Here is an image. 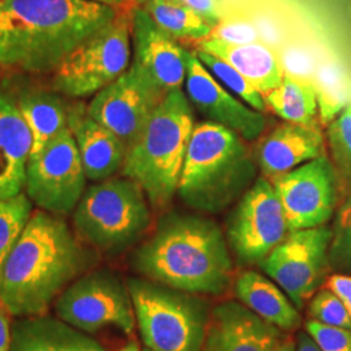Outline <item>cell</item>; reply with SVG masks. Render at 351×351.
Segmentation results:
<instances>
[{"mask_svg": "<svg viewBox=\"0 0 351 351\" xmlns=\"http://www.w3.org/2000/svg\"><path fill=\"white\" fill-rule=\"evenodd\" d=\"M295 351H322L315 342L314 339L306 332L302 330L295 339Z\"/></svg>", "mask_w": 351, "mask_h": 351, "instance_id": "cell-38", "label": "cell"}, {"mask_svg": "<svg viewBox=\"0 0 351 351\" xmlns=\"http://www.w3.org/2000/svg\"><path fill=\"white\" fill-rule=\"evenodd\" d=\"M330 241L329 226L293 230L259 264L264 274L287 293L300 311L326 282L330 271Z\"/></svg>", "mask_w": 351, "mask_h": 351, "instance_id": "cell-11", "label": "cell"}, {"mask_svg": "<svg viewBox=\"0 0 351 351\" xmlns=\"http://www.w3.org/2000/svg\"><path fill=\"white\" fill-rule=\"evenodd\" d=\"M194 12L198 13L202 19L215 27L221 23L223 10L217 0H180Z\"/></svg>", "mask_w": 351, "mask_h": 351, "instance_id": "cell-34", "label": "cell"}, {"mask_svg": "<svg viewBox=\"0 0 351 351\" xmlns=\"http://www.w3.org/2000/svg\"><path fill=\"white\" fill-rule=\"evenodd\" d=\"M150 202L138 182L110 177L85 190L73 211L75 234L98 252L119 254L151 226Z\"/></svg>", "mask_w": 351, "mask_h": 351, "instance_id": "cell-6", "label": "cell"}, {"mask_svg": "<svg viewBox=\"0 0 351 351\" xmlns=\"http://www.w3.org/2000/svg\"><path fill=\"white\" fill-rule=\"evenodd\" d=\"M282 204L272 182L258 177L226 223V241L239 263L259 265L288 236Z\"/></svg>", "mask_w": 351, "mask_h": 351, "instance_id": "cell-10", "label": "cell"}, {"mask_svg": "<svg viewBox=\"0 0 351 351\" xmlns=\"http://www.w3.org/2000/svg\"><path fill=\"white\" fill-rule=\"evenodd\" d=\"M274 351H295V339L290 333H284Z\"/></svg>", "mask_w": 351, "mask_h": 351, "instance_id": "cell-39", "label": "cell"}, {"mask_svg": "<svg viewBox=\"0 0 351 351\" xmlns=\"http://www.w3.org/2000/svg\"><path fill=\"white\" fill-rule=\"evenodd\" d=\"M120 12L91 0H0V71L53 73Z\"/></svg>", "mask_w": 351, "mask_h": 351, "instance_id": "cell-2", "label": "cell"}, {"mask_svg": "<svg viewBox=\"0 0 351 351\" xmlns=\"http://www.w3.org/2000/svg\"><path fill=\"white\" fill-rule=\"evenodd\" d=\"M185 94L194 110L206 121L236 132L246 142L259 138L267 126L263 112L256 111L226 90L206 66L194 51L189 52Z\"/></svg>", "mask_w": 351, "mask_h": 351, "instance_id": "cell-15", "label": "cell"}, {"mask_svg": "<svg viewBox=\"0 0 351 351\" xmlns=\"http://www.w3.org/2000/svg\"><path fill=\"white\" fill-rule=\"evenodd\" d=\"M91 1L108 5L117 11L133 12L137 7H141L143 4L145 0H91Z\"/></svg>", "mask_w": 351, "mask_h": 351, "instance_id": "cell-37", "label": "cell"}, {"mask_svg": "<svg viewBox=\"0 0 351 351\" xmlns=\"http://www.w3.org/2000/svg\"><path fill=\"white\" fill-rule=\"evenodd\" d=\"M8 311L0 302V351L10 350L12 323L8 317Z\"/></svg>", "mask_w": 351, "mask_h": 351, "instance_id": "cell-36", "label": "cell"}, {"mask_svg": "<svg viewBox=\"0 0 351 351\" xmlns=\"http://www.w3.org/2000/svg\"><path fill=\"white\" fill-rule=\"evenodd\" d=\"M8 351H106L85 332L49 315L20 317L12 323Z\"/></svg>", "mask_w": 351, "mask_h": 351, "instance_id": "cell-22", "label": "cell"}, {"mask_svg": "<svg viewBox=\"0 0 351 351\" xmlns=\"http://www.w3.org/2000/svg\"><path fill=\"white\" fill-rule=\"evenodd\" d=\"M126 282L146 349L202 350L213 311L207 300L145 277H130Z\"/></svg>", "mask_w": 351, "mask_h": 351, "instance_id": "cell-7", "label": "cell"}, {"mask_svg": "<svg viewBox=\"0 0 351 351\" xmlns=\"http://www.w3.org/2000/svg\"><path fill=\"white\" fill-rule=\"evenodd\" d=\"M142 351H150V350H149V349H146V348H145V349H143V350H142Z\"/></svg>", "mask_w": 351, "mask_h": 351, "instance_id": "cell-41", "label": "cell"}, {"mask_svg": "<svg viewBox=\"0 0 351 351\" xmlns=\"http://www.w3.org/2000/svg\"><path fill=\"white\" fill-rule=\"evenodd\" d=\"M326 143L316 125L284 123L259 143L256 162L263 177L272 181L324 154Z\"/></svg>", "mask_w": 351, "mask_h": 351, "instance_id": "cell-20", "label": "cell"}, {"mask_svg": "<svg viewBox=\"0 0 351 351\" xmlns=\"http://www.w3.org/2000/svg\"><path fill=\"white\" fill-rule=\"evenodd\" d=\"M132 12H120L110 25L72 51L53 75V90L81 99L98 94L130 66Z\"/></svg>", "mask_w": 351, "mask_h": 351, "instance_id": "cell-8", "label": "cell"}, {"mask_svg": "<svg viewBox=\"0 0 351 351\" xmlns=\"http://www.w3.org/2000/svg\"><path fill=\"white\" fill-rule=\"evenodd\" d=\"M289 232L326 226L339 199L337 171L326 154L274 178Z\"/></svg>", "mask_w": 351, "mask_h": 351, "instance_id": "cell-13", "label": "cell"}, {"mask_svg": "<svg viewBox=\"0 0 351 351\" xmlns=\"http://www.w3.org/2000/svg\"><path fill=\"white\" fill-rule=\"evenodd\" d=\"M256 178V163L245 139L210 121L195 124L177 190L185 206L197 213H223Z\"/></svg>", "mask_w": 351, "mask_h": 351, "instance_id": "cell-4", "label": "cell"}, {"mask_svg": "<svg viewBox=\"0 0 351 351\" xmlns=\"http://www.w3.org/2000/svg\"><path fill=\"white\" fill-rule=\"evenodd\" d=\"M326 139L336 171L351 181V101L328 124Z\"/></svg>", "mask_w": 351, "mask_h": 351, "instance_id": "cell-30", "label": "cell"}, {"mask_svg": "<svg viewBox=\"0 0 351 351\" xmlns=\"http://www.w3.org/2000/svg\"><path fill=\"white\" fill-rule=\"evenodd\" d=\"M99 263V252L75 234L62 216L32 213L0 278V302L16 317L47 315L77 278Z\"/></svg>", "mask_w": 351, "mask_h": 351, "instance_id": "cell-1", "label": "cell"}, {"mask_svg": "<svg viewBox=\"0 0 351 351\" xmlns=\"http://www.w3.org/2000/svg\"><path fill=\"white\" fill-rule=\"evenodd\" d=\"M195 50L204 51L220 58L239 71L262 95L277 88L285 72L276 52L262 42L229 43L207 37L195 42Z\"/></svg>", "mask_w": 351, "mask_h": 351, "instance_id": "cell-21", "label": "cell"}, {"mask_svg": "<svg viewBox=\"0 0 351 351\" xmlns=\"http://www.w3.org/2000/svg\"><path fill=\"white\" fill-rule=\"evenodd\" d=\"M68 129L75 137L88 180L99 182L121 171L125 145L88 114L86 104L75 101L69 106Z\"/></svg>", "mask_w": 351, "mask_h": 351, "instance_id": "cell-18", "label": "cell"}, {"mask_svg": "<svg viewBox=\"0 0 351 351\" xmlns=\"http://www.w3.org/2000/svg\"><path fill=\"white\" fill-rule=\"evenodd\" d=\"M132 64L164 94L185 85L189 52L156 25L142 7L132 12Z\"/></svg>", "mask_w": 351, "mask_h": 351, "instance_id": "cell-16", "label": "cell"}, {"mask_svg": "<svg viewBox=\"0 0 351 351\" xmlns=\"http://www.w3.org/2000/svg\"><path fill=\"white\" fill-rule=\"evenodd\" d=\"M145 278L197 295H221L234 277L226 237L210 217L168 213L132 255Z\"/></svg>", "mask_w": 351, "mask_h": 351, "instance_id": "cell-3", "label": "cell"}, {"mask_svg": "<svg viewBox=\"0 0 351 351\" xmlns=\"http://www.w3.org/2000/svg\"><path fill=\"white\" fill-rule=\"evenodd\" d=\"M324 288L329 289L339 300L343 302L349 316L351 319V276L342 275V274H333L326 277Z\"/></svg>", "mask_w": 351, "mask_h": 351, "instance_id": "cell-35", "label": "cell"}, {"mask_svg": "<svg viewBox=\"0 0 351 351\" xmlns=\"http://www.w3.org/2000/svg\"><path fill=\"white\" fill-rule=\"evenodd\" d=\"M16 101L33 136L30 158H34L49 142L68 129L71 104L64 101L60 93L49 90H26L19 94Z\"/></svg>", "mask_w": 351, "mask_h": 351, "instance_id": "cell-24", "label": "cell"}, {"mask_svg": "<svg viewBox=\"0 0 351 351\" xmlns=\"http://www.w3.org/2000/svg\"><path fill=\"white\" fill-rule=\"evenodd\" d=\"M201 63L206 69L232 94H234L241 101H245L251 108L264 112L267 110L263 95L251 85L250 82L236 71L232 65L216 58L204 51L194 50Z\"/></svg>", "mask_w": 351, "mask_h": 351, "instance_id": "cell-28", "label": "cell"}, {"mask_svg": "<svg viewBox=\"0 0 351 351\" xmlns=\"http://www.w3.org/2000/svg\"><path fill=\"white\" fill-rule=\"evenodd\" d=\"M165 95L130 64L116 81L94 95L88 112L129 149Z\"/></svg>", "mask_w": 351, "mask_h": 351, "instance_id": "cell-14", "label": "cell"}, {"mask_svg": "<svg viewBox=\"0 0 351 351\" xmlns=\"http://www.w3.org/2000/svg\"><path fill=\"white\" fill-rule=\"evenodd\" d=\"M307 314L311 320L326 326H339L351 330V319L349 313L339 300L329 289H319L308 302Z\"/></svg>", "mask_w": 351, "mask_h": 351, "instance_id": "cell-31", "label": "cell"}, {"mask_svg": "<svg viewBox=\"0 0 351 351\" xmlns=\"http://www.w3.org/2000/svg\"><path fill=\"white\" fill-rule=\"evenodd\" d=\"M193 110L182 88L168 93L126 151L121 175L138 182L155 211H164L177 194L195 126Z\"/></svg>", "mask_w": 351, "mask_h": 351, "instance_id": "cell-5", "label": "cell"}, {"mask_svg": "<svg viewBox=\"0 0 351 351\" xmlns=\"http://www.w3.org/2000/svg\"><path fill=\"white\" fill-rule=\"evenodd\" d=\"M329 264L335 274L351 276V194L336 215L329 246Z\"/></svg>", "mask_w": 351, "mask_h": 351, "instance_id": "cell-29", "label": "cell"}, {"mask_svg": "<svg viewBox=\"0 0 351 351\" xmlns=\"http://www.w3.org/2000/svg\"><path fill=\"white\" fill-rule=\"evenodd\" d=\"M117 351H141L138 341H136V339H132L130 342H128V343L124 345V346H123L120 350Z\"/></svg>", "mask_w": 351, "mask_h": 351, "instance_id": "cell-40", "label": "cell"}, {"mask_svg": "<svg viewBox=\"0 0 351 351\" xmlns=\"http://www.w3.org/2000/svg\"><path fill=\"white\" fill-rule=\"evenodd\" d=\"M55 311L85 333L113 326L132 336L137 324L128 282L110 269H91L77 278L56 300Z\"/></svg>", "mask_w": 351, "mask_h": 351, "instance_id": "cell-9", "label": "cell"}, {"mask_svg": "<svg viewBox=\"0 0 351 351\" xmlns=\"http://www.w3.org/2000/svg\"><path fill=\"white\" fill-rule=\"evenodd\" d=\"M304 330L314 339L322 351H351V330L326 326L308 319Z\"/></svg>", "mask_w": 351, "mask_h": 351, "instance_id": "cell-32", "label": "cell"}, {"mask_svg": "<svg viewBox=\"0 0 351 351\" xmlns=\"http://www.w3.org/2000/svg\"><path fill=\"white\" fill-rule=\"evenodd\" d=\"M32 213L33 202L24 193L8 199H0V278Z\"/></svg>", "mask_w": 351, "mask_h": 351, "instance_id": "cell-27", "label": "cell"}, {"mask_svg": "<svg viewBox=\"0 0 351 351\" xmlns=\"http://www.w3.org/2000/svg\"><path fill=\"white\" fill-rule=\"evenodd\" d=\"M33 136L16 98L0 88V199L23 193Z\"/></svg>", "mask_w": 351, "mask_h": 351, "instance_id": "cell-19", "label": "cell"}, {"mask_svg": "<svg viewBox=\"0 0 351 351\" xmlns=\"http://www.w3.org/2000/svg\"><path fill=\"white\" fill-rule=\"evenodd\" d=\"M284 336L239 301L213 307L201 351H274Z\"/></svg>", "mask_w": 351, "mask_h": 351, "instance_id": "cell-17", "label": "cell"}, {"mask_svg": "<svg viewBox=\"0 0 351 351\" xmlns=\"http://www.w3.org/2000/svg\"><path fill=\"white\" fill-rule=\"evenodd\" d=\"M141 7L156 25L177 40L198 42L213 32V26L180 0H145Z\"/></svg>", "mask_w": 351, "mask_h": 351, "instance_id": "cell-26", "label": "cell"}, {"mask_svg": "<svg viewBox=\"0 0 351 351\" xmlns=\"http://www.w3.org/2000/svg\"><path fill=\"white\" fill-rule=\"evenodd\" d=\"M234 294L243 306L281 332L291 333L301 328L300 310L274 280L252 269L241 272L234 281Z\"/></svg>", "mask_w": 351, "mask_h": 351, "instance_id": "cell-23", "label": "cell"}, {"mask_svg": "<svg viewBox=\"0 0 351 351\" xmlns=\"http://www.w3.org/2000/svg\"><path fill=\"white\" fill-rule=\"evenodd\" d=\"M263 98L267 108L287 123L316 125L319 101L313 82L285 73L281 84L264 94Z\"/></svg>", "mask_w": 351, "mask_h": 351, "instance_id": "cell-25", "label": "cell"}, {"mask_svg": "<svg viewBox=\"0 0 351 351\" xmlns=\"http://www.w3.org/2000/svg\"><path fill=\"white\" fill-rule=\"evenodd\" d=\"M86 175L69 129L30 158L26 169V195L46 213L65 216L82 198Z\"/></svg>", "mask_w": 351, "mask_h": 351, "instance_id": "cell-12", "label": "cell"}, {"mask_svg": "<svg viewBox=\"0 0 351 351\" xmlns=\"http://www.w3.org/2000/svg\"><path fill=\"white\" fill-rule=\"evenodd\" d=\"M208 37L217 38L229 43L258 42L255 27L246 23H220L213 27Z\"/></svg>", "mask_w": 351, "mask_h": 351, "instance_id": "cell-33", "label": "cell"}]
</instances>
